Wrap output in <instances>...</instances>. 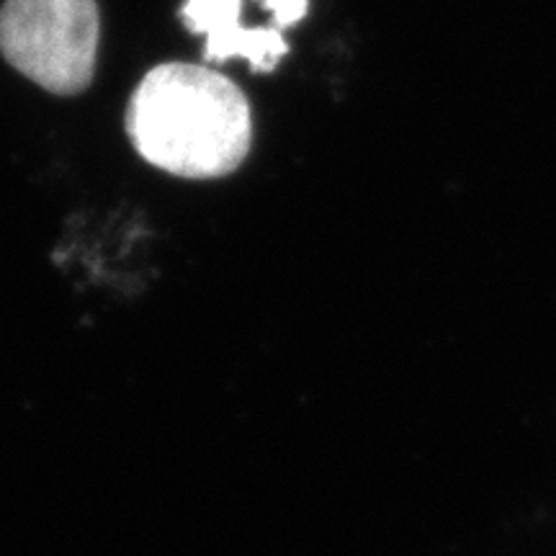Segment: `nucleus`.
<instances>
[{
	"label": "nucleus",
	"instance_id": "obj_1",
	"mask_svg": "<svg viewBox=\"0 0 556 556\" xmlns=\"http://www.w3.org/2000/svg\"><path fill=\"white\" fill-rule=\"evenodd\" d=\"M127 135L155 168L178 178H225L248 157L253 116L245 93L204 65L165 62L131 93Z\"/></svg>",
	"mask_w": 556,
	"mask_h": 556
},
{
	"label": "nucleus",
	"instance_id": "obj_2",
	"mask_svg": "<svg viewBox=\"0 0 556 556\" xmlns=\"http://www.w3.org/2000/svg\"><path fill=\"white\" fill-rule=\"evenodd\" d=\"M101 41L96 0H5L0 52L45 90L78 96L90 86Z\"/></svg>",
	"mask_w": 556,
	"mask_h": 556
},
{
	"label": "nucleus",
	"instance_id": "obj_3",
	"mask_svg": "<svg viewBox=\"0 0 556 556\" xmlns=\"http://www.w3.org/2000/svg\"><path fill=\"white\" fill-rule=\"evenodd\" d=\"M248 0H186L180 9L184 26L204 37L208 62L245 60L253 73H274L289 54V45L278 29H250L242 18Z\"/></svg>",
	"mask_w": 556,
	"mask_h": 556
}]
</instances>
